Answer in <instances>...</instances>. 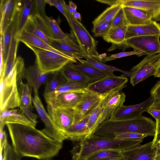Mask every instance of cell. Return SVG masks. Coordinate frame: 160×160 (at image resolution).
I'll return each mask as SVG.
<instances>
[{"mask_svg":"<svg viewBox=\"0 0 160 160\" xmlns=\"http://www.w3.org/2000/svg\"><path fill=\"white\" fill-rule=\"evenodd\" d=\"M12 148L17 157L37 159L52 158L62 147L63 142L48 136L32 125L7 123Z\"/></svg>","mask_w":160,"mask_h":160,"instance_id":"6da1fadb","label":"cell"},{"mask_svg":"<svg viewBox=\"0 0 160 160\" xmlns=\"http://www.w3.org/2000/svg\"><path fill=\"white\" fill-rule=\"evenodd\" d=\"M142 140L121 139L92 137L84 139L73 147L72 160H85L98 151L108 149L123 151L140 145Z\"/></svg>","mask_w":160,"mask_h":160,"instance_id":"7a4b0ae2","label":"cell"},{"mask_svg":"<svg viewBox=\"0 0 160 160\" xmlns=\"http://www.w3.org/2000/svg\"><path fill=\"white\" fill-rule=\"evenodd\" d=\"M25 44L33 52L36 56L35 63L44 74L59 72L66 65L78 62L74 58L64 56L28 44Z\"/></svg>","mask_w":160,"mask_h":160,"instance_id":"3957f363","label":"cell"},{"mask_svg":"<svg viewBox=\"0 0 160 160\" xmlns=\"http://www.w3.org/2000/svg\"><path fill=\"white\" fill-rule=\"evenodd\" d=\"M68 22L83 52L87 57H92L102 62V56L97 50L96 42L84 26L73 16L68 13Z\"/></svg>","mask_w":160,"mask_h":160,"instance_id":"277c9868","label":"cell"},{"mask_svg":"<svg viewBox=\"0 0 160 160\" xmlns=\"http://www.w3.org/2000/svg\"><path fill=\"white\" fill-rule=\"evenodd\" d=\"M19 79L18 75L15 72L9 75L4 80H0V112L19 108L20 101Z\"/></svg>","mask_w":160,"mask_h":160,"instance_id":"5b68a950","label":"cell"},{"mask_svg":"<svg viewBox=\"0 0 160 160\" xmlns=\"http://www.w3.org/2000/svg\"><path fill=\"white\" fill-rule=\"evenodd\" d=\"M160 58V54L146 56L129 71L130 82L133 86L154 75Z\"/></svg>","mask_w":160,"mask_h":160,"instance_id":"8992f818","label":"cell"},{"mask_svg":"<svg viewBox=\"0 0 160 160\" xmlns=\"http://www.w3.org/2000/svg\"><path fill=\"white\" fill-rule=\"evenodd\" d=\"M120 90L111 91L103 95L101 100V112L97 123V128L102 122L109 119L119 107L123 105L126 95Z\"/></svg>","mask_w":160,"mask_h":160,"instance_id":"52a82bcc","label":"cell"},{"mask_svg":"<svg viewBox=\"0 0 160 160\" xmlns=\"http://www.w3.org/2000/svg\"><path fill=\"white\" fill-rule=\"evenodd\" d=\"M160 38L158 35L135 37L126 40L124 46L140 52L143 55L156 54L160 51Z\"/></svg>","mask_w":160,"mask_h":160,"instance_id":"ba28073f","label":"cell"},{"mask_svg":"<svg viewBox=\"0 0 160 160\" xmlns=\"http://www.w3.org/2000/svg\"><path fill=\"white\" fill-rule=\"evenodd\" d=\"M128 81L124 75L117 76L113 74L90 83L86 88L93 92L103 95L115 90H121L125 87Z\"/></svg>","mask_w":160,"mask_h":160,"instance_id":"9c48e42d","label":"cell"},{"mask_svg":"<svg viewBox=\"0 0 160 160\" xmlns=\"http://www.w3.org/2000/svg\"><path fill=\"white\" fill-rule=\"evenodd\" d=\"M32 102L39 117L45 125L42 131L48 136L56 140L63 142L67 139L64 134L57 127L46 111L38 93H34V96L32 97Z\"/></svg>","mask_w":160,"mask_h":160,"instance_id":"30bf717a","label":"cell"},{"mask_svg":"<svg viewBox=\"0 0 160 160\" xmlns=\"http://www.w3.org/2000/svg\"><path fill=\"white\" fill-rule=\"evenodd\" d=\"M154 101L153 97L151 96L146 100L139 104L129 106L123 105L117 109L109 119L125 120L139 117L151 107Z\"/></svg>","mask_w":160,"mask_h":160,"instance_id":"8fae6325","label":"cell"},{"mask_svg":"<svg viewBox=\"0 0 160 160\" xmlns=\"http://www.w3.org/2000/svg\"><path fill=\"white\" fill-rule=\"evenodd\" d=\"M48 113L58 128L63 134L74 122L72 108H56L47 105Z\"/></svg>","mask_w":160,"mask_h":160,"instance_id":"7c38bea8","label":"cell"},{"mask_svg":"<svg viewBox=\"0 0 160 160\" xmlns=\"http://www.w3.org/2000/svg\"><path fill=\"white\" fill-rule=\"evenodd\" d=\"M20 104L19 108L25 117L35 127L38 123V115L32 112V88L27 83L22 81L19 83Z\"/></svg>","mask_w":160,"mask_h":160,"instance_id":"4fadbf2b","label":"cell"},{"mask_svg":"<svg viewBox=\"0 0 160 160\" xmlns=\"http://www.w3.org/2000/svg\"><path fill=\"white\" fill-rule=\"evenodd\" d=\"M34 0H19L13 22V29L18 38L23 31L29 17L32 15Z\"/></svg>","mask_w":160,"mask_h":160,"instance_id":"5bb4252c","label":"cell"},{"mask_svg":"<svg viewBox=\"0 0 160 160\" xmlns=\"http://www.w3.org/2000/svg\"><path fill=\"white\" fill-rule=\"evenodd\" d=\"M50 45L55 48L73 55L77 60L87 57L83 52L76 39L72 32L67 33V37L62 39H51Z\"/></svg>","mask_w":160,"mask_h":160,"instance_id":"9a60e30c","label":"cell"},{"mask_svg":"<svg viewBox=\"0 0 160 160\" xmlns=\"http://www.w3.org/2000/svg\"><path fill=\"white\" fill-rule=\"evenodd\" d=\"M103 95L88 90L80 102L73 109L74 113V123L90 114L98 104Z\"/></svg>","mask_w":160,"mask_h":160,"instance_id":"2e32d148","label":"cell"},{"mask_svg":"<svg viewBox=\"0 0 160 160\" xmlns=\"http://www.w3.org/2000/svg\"><path fill=\"white\" fill-rule=\"evenodd\" d=\"M88 91L85 88L61 93L50 104L47 105L56 108L73 109Z\"/></svg>","mask_w":160,"mask_h":160,"instance_id":"e0dca14e","label":"cell"},{"mask_svg":"<svg viewBox=\"0 0 160 160\" xmlns=\"http://www.w3.org/2000/svg\"><path fill=\"white\" fill-rule=\"evenodd\" d=\"M19 0H1L0 1V35H2L14 21Z\"/></svg>","mask_w":160,"mask_h":160,"instance_id":"ac0fdd59","label":"cell"},{"mask_svg":"<svg viewBox=\"0 0 160 160\" xmlns=\"http://www.w3.org/2000/svg\"><path fill=\"white\" fill-rule=\"evenodd\" d=\"M152 141L122 151L124 160H154L156 148H151Z\"/></svg>","mask_w":160,"mask_h":160,"instance_id":"d6986e66","label":"cell"},{"mask_svg":"<svg viewBox=\"0 0 160 160\" xmlns=\"http://www.w3.org/2000/svg\"><path fill=\"white\" fill-rule=\"evenodd\" d=\"M50 74L42 73L35 63L25 68L23 77L27 80L28 84L33 89L34 93H38L40 87L47 82Z\"/></svg>","mask_w":160,"mask_h":160,"instance_id":"ffe728a7","label":"cell"},{"mask_svg":"<svg viewBox=\"0 0 160 160\" xmlns=\"http://www.w3.org/2000/svg\"><path fill=\"white\" fill-rule=\"evenodd\" d=\"M122 7H134L142 10L154 19L160 15V0H120Z\"/></svg>","mask_w":160,"mask_h":160,"instance_id":"44dd1931","label":"cell"},{"mask_svg":"<svg viewBox=\"0 0 160 160\" xmlns=\"http://www.w3.org/2000/svg\"><path fill=\"white\" fill-rule=\"evenodd\" d=\"M18 40L19 42H22L24 44H28L64 56L74 58L76 59L72 55L55 48L40 38L24 30H23L18 37Z\"/></svg>","mask_w":160,"mask_h":160,"instance_id":"7402d4cb","label":"cell"},{"mask_svg":"<svg viewBox=\"0 0 160 160\" xmlns=\"http://www.w3.org/2000/svg\"><path fill=\"white\" fill-rule=\"evenodd\" d=\"M158 35L160 36V24L153 20L150 23L138 26L128 25L125 40L138 36Z\"/></svg>","mask_w":160,"mask_h":160,"instance_id":"603a6c76","label":"cell"},{"mask_svg":"<svg viewBox=\"0 0 160 160\" xmlns=\"http://www.w3.org/2000/svg\"><path fill=\"white\" fill-rule=\"evenodd\" d=\"M122 7L128 25H145L153 21L151 16L142 10L134 7Z\"/></svg>","mask_w":160,"mask_h":160,"instance_id":"cb8c5ba5","label":"cell"},{"mask_svg":"<svg viewBox=\"0 0 160 160\" xmlns=\"http://www.w3.org/2000/svg\"><path fill=\"white\" fill-rule=\"evenodd\" d=\"M89 116L90 114L74 123L63 132L67 139L80 141L86 138Z\"/></svg>","mask_w":160,"mask_h":160,"instance_id":"d4e9b609","label":"cell"},{"mask_svg":"<svg viewBox=\"0 0 160 160\" xmlns=\"http://www.w3.org/2000/svg\"><path fill=\"white\" fill-rule=\"evenodd\" d=\"M71 66L80 73L90 82L99 80L109 75L94 67L84 62H77L70 63Z\"/></svg>","mask_w":160,"mask_h":160,"instance_id":"484cf974","label":"cell"},{"mask_svg":"<svg viewBox=\"0 0 160 160\" xmlns=\"http://www.w3.org/2000/svg\"><path fill=\"white\" fill-rule=\"evenodd\" d=\"M8 123L33 126L19 108L6 110L0 112V128H4L5 125Z\"/></svg>","mask_w":160,"mask_h":160,"instance_id":"4316f807","label":"cell"},{"mask_svg":"<svg viewBox=\"0 0 160 160\" xmlns=\"http://www.w3.org/2000/svg\"><path fill=\"white\" fill-rule=\"evenodd\" d=\"M14 33L13 31L8 53L4 64L2 74L0 76V80H4L8 76L13 68L17 58V53L19 42Z\"/></svg>","mask_w":160,"mask_h":160,"instance_id":"83f0119b","label":"cell"},{"mask_svg":"<svg viewBox=\"0 0 160 160\" xmlns=\"http://www.w3.org/2000/svg\"><path fill=\"white\" fill-rule=\"evenodd\" d=\"M66 81L72 82L86 88L90 83L89 81L77 71L73 68L68 63L59 71Z\"/></svg>","mask_w":160,"mask_h":160,"instance_id":"f1b7e54d","label":"cell"},{"mask_svg":"<svg viewBox=\"0 0 160 160\" xmlns=\"http://www.w3.org/2000/svg\"><path fill=\"white\" fill-rule=\"evenodd\" d=\"M128 26L117 28L111 27L107 34L103 37L106 41L116 46H124Z\"/></svg>","mask_w":160,"mask_h":160,"instance_id":"f546056e","label":"cell"},{"mask_svg":"<svg viewBox=\"0 0 160 160\" xmlns=\"http://www.w3.org/2000/svg\"><path fill=\"white\" fill-rule=\"evenodd\" d=\"M86 88L75 83L66 81L55 91L48 93H44V96L47 105L50 104L59 94L71 91Z\"/></svg>","mask_w":160,"mask_h":160,"instance_id":"4dcf8cb0","label":"cell"},{"mask_svg":"<svg viewBox=\"0 0 160 160\" xmlns=\"http://www.w3.org/2000/svg\"><path fill=\"white\" fill-rule=\"evenodd\" d=\"M78 61L89 64L109 75L114 74L113 72H119L123 73L124 75L128 77L129 76V72L124 71L114 66L104 64L92 57H87L85 60L80 59Z\"/></svg>","mask_w":160,"mask_h":160,"instance_id":"1f68e13d","label":"cell"},{"mask_svg":"<svg viewBox=\"0 0 160 160\" xmlns=\"http://www.w3.org/2000/svg\"><path fill=\"white\" fill-rule=\"evenodd\" d=\"M122 151L114 149L102 150L95 153L85 160H124Z\"/></svg>","mask_w":160,"mask_h":160,"instance_id":"d6a6232c","label":"cell"},{"mask_svg":"<svg viewBox=\"0 0 160 160\" xmlns=\"http://www.w3.org/2000/svg\"><path fill=\"white\" fill-rule=\"evenodd\" d=\"M122 7L121 3L110 6L93 21V24L102 22L111 24L112 20Z\"/></svg>","mask_w":160,"mask_h":160,"instance_id":"836d02e7","label":"cell"},{"mask_svg":"<svg viewBox=\"0 0 160 160\" xmlns=\"http://www.w3.org/2000/svg\"><path fill=\"white\" fill-rule=\"evenodd\" d=\"M13 32V24L12 23L11 25L7 27L2 35H0V44L1 45L2 47L4 64L6 62L8 53Z\"/></svg>","mask_w":160,"mask_h":160,"instance_id":"e575fe53","label":"cell"},{"mask_svg":"<svg viewBox=\"0 0 160 160\" xmlns=\"http://www.w3.org/2000/svg\"><path fill=\"white\" fill-rule=\"evenodd\" d=\"M101 112V100L90 114L86 138L92 137L97 129L96 124Z\"/></svg>","mask_w":160,"mask_h":160,"instance_id":"d590c367","label":"cell"},{"mask_svg":"<svg viewBox=\"0 0 160 160\" xmlns=\"http://www.w3.org/2000/svg\"><path fill=\"white\" fill-rule=\"evenodd\" d=\"M43 17L48 26L52 38L62 39L67 37V33L62 31L55 20L46 15Z\"/></svg>","mask_w":160,"mask_h":160,"instance_id":"8d00e7d4","label":"cell"},{"mask_svg":"<svg viewBox=\"0 0 160 160\" xmlns=\"http://www.w3.org/2000/svg\"><path fill=\"white\" fill-rule=\"evenodd\" d=\"M66 81L59 72L54 73L52 78L46 83L44 93H48L55 91L61 84Z\"/></svg>","mask_w":160,"mask_h":160,"instance_id":"74e56055","label":"cell"},{"mask_svg":"<svg viewBox=\"0 0 160 160\" xmlns=\"http://www.w3.org/2000/svg\"><path fill=\"white\" fill-rule=\"evenodd\" d=\"M23 30L40 38L50 45L51 39L38 28L34 22L32 15L29 17Z\"/></svg>","mask_w":160,"mask_h":160,"instance_id":"f35d334b","label":"cell"},{"mask_svg":"<svg viewBox=\"0 0 160 160\" xmlns=\"http://www.w3.org/2000/svg\"><path fill=\"white\" fill-rule=\"evenodd\" d=\"M32 16L38 28L49 38H52L48 26L43 18L38 14H35Z\"/></svg>","mask_w":160,"mask_h":160,"instance_id":"ab89813d","label":"cell"},{"mask_svg":"<svg viewBox=\"0 0 160 160\" xmlns=\"http://www.w3.org/2000/svg\"><path fill=\"white\" fill-rule=\"evenodd\" d=\"M111 27V24L102 22L93 25L92 32L95 37L105 36Z\"/></svg>","mask_w":160,"mask_h":160,"instance_id":"60d3db41","label":"cell"},{"mask_svg":"<svg viewBox=\"0 0 160 160\" xmlns=\"http://www.w3.org/2000/svg\"><path fill=\"white\" fill-rule=\"evenodd\" d=\"M0 155L2 156L3 160H16L17 158L12 147L8 143V140L0 146Z\"/></svg>","mask_w":160,"mask_h":160,"instance_id":"b9f144b4","label":"cell"},{"mask_svg":"<svg viewBox=\"0 0 160 160\" xmlns=\"http://www.w3.org/2000/svg\"><path fill=\"white\" fill-rule=\"evenodd\" d=\"M132 55H136L138 56L143 55L141 52L134 50L130 52H120L112 54L109 56H102V59L103 62Z\"/></svg>","mask_w":160,"mask_h":160,"instance_id":"7bdbcfd3","label":"cell"},{"mask_svg":"<svg viewBox=\"0 0 160 160\" xmlns=\"http://www.w3.org/2000/svg\"><path fill=\"white\" fill-rule=\"evenodd\" d=\"M128 25L122 7L112 21L111 22V27H120Z\"/></svg>","mask_w":160,"mask_h":160,"instance_id":"ee69618b","label":"cell"},{"mask_svg":"<svg viewBox=\"0 0 160 160\" xmlns=\"http://www.w3.org/2000/svg\"><path fill=\"white\" fill-rule=\"evenodd\" d=\"M148 136L145 134L127 132L115 134L114 138L121 139H132L142 140Z\"/></svg>","mask_w":160,"mask_h":160,"instance_id":"f6af8a7d","label":"cell"},{"mask_svg":"<svg viewBox=\"0 0 160 160\" xmlns=\"http://www.w3.org/2000/svg\"><path fill=\"white\" fill-rule=\"evenodd\" d=\"M46 1L50 6L56 7L65 17L67 21H68V16L65 8L64 0H46Z\"/></svg>","mask_w":160,"mask_h":160,"instance_id":"bcb514c9","label":"cell"},{"mask_svg":"<svg viewBox=\"0 0 160 160\" xmlns=\"http://www.w3.org/2000/svg\"><path fill=\"white\" fill-rule=\"evenodd\" d=\"M46 0H34V8L32 15L38 14L42 17L46 15L45 12Z\"/></svg>","mask_w":160,"mask_h":160,"instance_id":"7dc6e473","label":"cell"},{"mask_svg":"<svg viewBox=\"0 0 160 160\" xmlns=\"http://www.w3.org/2000/svg\"><path fill=\"white\" fill-rule=\"evenodd\" d=\"M156 132L152 140L151 148H155L158 145L160 141V119L156 122Z\"/></svg>","mask_w":160,"mask_h":160,"instance_id":"c3c4849f","label":"cell"},{"mask_svg":"<svg viewBox=\"0 0 160 160\" xmlns=\"http://www.w3.org/2000/svg\"><path fill=\"white\" fill-rule=\"evenodd\" d=\"M151 96L153 97L155 101H160V80L152 87L150 91Z\"/></svg>","mask_w":160,"mask_h":160,"instance_id":"681fc988","label":"cell"},{"mask_svg":"<svg viewBox=\"0 0 160 160\" xmlns=\"http://www.w3.org/2000/svg\"><path fill=\"white\" fill-rule=\"evenodd\" d=\"M64 5L67 12L70 15L73 16V14L77 12V6L72 1H69L68 5L64 1Z\"/></svg>","mask_w":160,"mask_h":160,"instance_id":"f907efd6","label":"cell"},{"mask_svg":"<svg viewBox=\"0 0 160 160\" xmlns=\"http://www.w3.org/2000/svg\"><path fill=\"white\" fill-rule=\"evenodd\" d=\"M146 111L151 114L156 119V121L160 119V110L149 108Z\"/></svg>","mask_w":160,"mask_h":160,"instance_id":"816d5d0a","label":"cell"},{"mask_svg":"<svg viewBox=\"0 0 160 160\" xmlns=\"http://www.w3.org/2000/svg\"><path fill=\"white\" fill-rule=\"evenodd\" d=\"M98 2L100 3L106 4L110 6H112L113 5L120 3V0H97Z\"/></svg>","mask_w":160,"mask_h":160,"instance_id":"f5cc1de1","label":"cell"},{"mask_svg":"<svg viewBox=\"0 0 160 160\" xmlns=\"http://www.w3.org/2000/svg\"><path fill=\"white\" fill-rule=\"evenodd\" d=\"M4 65L2 47L1 45L0 44V76L2 74L3 69Z\"/></svg>","mask_w":160,"mask_h":160,"instance_id":"db71d44e","label":"cell"},{"mask_svg":"<svg viewBox=\"0 0 160 160\" xmlns=\"http://www.w3.org/2000/svg\"><path fill=\"white\" fill-rule=\"evenodd\" d=\"M154 160H160V146L159 145L156 148V152Z\"/></svg>","mask_w":160,"mask_h":160,"instance_id":"11a10c76","label":"cell"},{"mask_svg":"<svg viewBox=\"0 0 160 160\" xmlns=\"http://www.w3.org/2000/svg\"><path fill=\"white\" fill-rule=\"evenodd\" d=\"M159 53L160 54V51ZM154 76L155 77L160 78V58L159 60L158 65L156 71Z\"/></svg>","mask_w":160,"mask_h":160,"instance_id":"9f6ffc18","label":"cell"},{"mask_svg":"<svg viewBox=\"0 0 160 160\" xmlns=\"http://www.w3.org/2000/svg\"><path fill=\"white\" fill-rule=\"evenodd\" d=\"M74 18L81 22V18L80 13L78 12H76L73 15Z\"/></svg>","mask_w":160,"mask_h":160,"instance_id":"6f0895ef","label":"cell"},{"mask_svg":"<svg viewBox=\"0 0 160 160\" xmlns=\"http://www.w3.org/2000/svg\"><path fill=\"white\" fill-rule=\"evenodd\" d=\"M154 20L156 22L159 21L160 22V15L157 17L156 18L154 19Z\"/></svg>","mask_w":160,"mask_h":160,"instance_id":"680465c9","label":"cell"},{"mask_svg":"<svg viewBox=\"0 0 160 160\" xmlns=\"http://www.w3.org/2000/svg\"><path fill=\"white\" fill-rule=\"evenodd\" d=\"M36 160H54L52 158H47V159H37Z\"/></svg>","mask_w":160,"mask_h":160,"instance_id":"91938a15","label":"cell"},{"mask_svg":"<svg viewBox=\"0 0 160 160\" xmlns=\"http://www.w3.org/2000/svg\"><path fill=\"white\" fill-rule=\"evenodd\" d=\"M158 145L160 146V141L159 142Z\"/></svg>","mask_w":160,"mask_h":160,"instance_id":"94428289","label":"cell"}]
</instances>
